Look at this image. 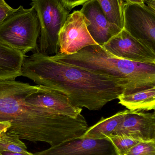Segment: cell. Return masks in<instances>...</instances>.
Returning <instances> with one entry per match:
<instances>
[{
    "instance_id": "12",
    "label": "cell",
    "mask_w": 155,
    "mask_h": 155,
    "mask_svg": "<svg viewBox=\"0 0 155 155\" xmlns=\"http://www.w3.org/2000/svg\"><path fill=\"white\" fill-rule=\"evenodd\" d=\"M113 134L126 136L139 141H155V114L128 110Z\"/></svg>"
},
{
    "instance_id": "10",
    "label": "cell",
    "mask_w": 155,
    "mask_h": 155,
    "mask_svg": "<svg viewBox=\"0 0 155 155\" xmlns=\"http://www.w3.org/2000/svg\"><path fill=\"white\" fill-rule=\"evenodd\" d=\"M80 12L89 21L87 29L98 45L103 46L123 30L107 19L97 0L84 4Z\"/></svg>"
},
{
    "instance_id": "3",
    "label": "cell",
    "mask_w": 155,
    "mask_h": 155,
    "mask_svg": "<svg viewBox=\"0 0 155 155\" xmlns=\"http://www.w3.org/2000/svg\"><path fill=\"white\" fill-rule=\"evenodd\" d=\"M53 59L89 71L118 78L129 94L155 87V64L141 63L118 58L99 45L85 47L71 55L57 53Z\"/></svg>"
},
{
    "instance_id": "2",
    "label": "cell",
    "mask_w": 155,
    "mask_h": 155,
    "mask_svg": "<svg viewBox=\"0 0 155 155\" xmlns=\"http://www.w3.org/2000/svg\"><path fill=\"white\" fill-rule=\"evenodd\" d=\"M22 76L61 92L76 107L99 110L125 92L120 79L89 71L42 54L25 55Z\"/></svg>"
},
{
    "instance_id": "15",
    "label": "cell",
    "mask_w": 155,
    "mask_h": 155,
    "mask_svg": "<svg viewBox=\"0 0 155 155\" xmlns=\"http://www.w3.org/2000/svg\"><path fill=\"white\" fill-rule=\"evenodd\" d=\"M128 111H120L107 118L102 117L98 123L88 127L82 137L94 139H107V137L113 134L122 124Z\"/></svg>"
},
{
    "instance_id": "22",
    "label": "cell",
    "mask_w": 155,
    "mask_h": 155,
    "mask_svg": "<svg viewBox=\"0 0 155 155\" xmlns=\"http://www.w3.org/2000/svg\"><path fill=\"white\" fill-rule=\"evenodd\" d=\"M11 124L8 122H0V134L4 132H7L10 128Z\"/></svg>"
},
{
    "instance_id": "6",
    "label": "cell",
    "mask_w": 155,
    "mask_h": 155,
    "mask_svg": "<svg viewBox=\"0 0 155 155\" xmlns=\"http://www.w3.org/2000/svg\"><path fill=\"white\" fill-rule=\"evenodd\" d=\"M89 24L80 11L69 14L58 34V53L71 55L87 46L98 45L88 31Z\"/></svg>"
},
{
    "instance_id": "8",
    "label": "cell",
    "mask_w": 155,
    "mask_h": 155,
    "mask_svg": "<svg viewBox=\"0 0 155 155\" xmlns=\"http://www.w3.org/2000/svg\"><path fill=\"white\" fill-rule=\"evenodd\" d=\"M101 46L118 58L155 64V50L133 37L124 29Z\"/></svg>"
},
{
    "instance_id": "4",
    "label": "cell",
    "mask_w": 155,
    "mask_h": 155,
    "mask_svg": "<svg viewBox=\"0 0 155 155\" xmlns=\"http://www.w3.org/2000/svg\"><path fill=\"white\" fill-rule=\"evenodd\" d=\"M41 31L37 13L32 7L15 9L0 25V41L23 55L35 51Z\"/></svg>"
},
{
    "instance_id": "11",
    "label": "cell",
    "mask_w": 155,
    "mask_h": 155,
    "mask_svg": "<svg viewBox=\"0 0 155 155\" xmlns=\"http://www.w3.org/2000/svg\"><path fill=\"white\" fill-rule=\"evenodd\" d=\"M25 101L33 105L37 106L60 114L76 118L81 114V107L74 106L66 96L51 87L39 85L36 91L26 97Z\"/></svg>"
},
{
    "instance_id": "20",
    "label": "cell",
    "mask_w": 155,
    "mask_h": 155,
    "mask_svg": "<svg viewBox=\"0 0 155 155\" xmlns=\"http://www.w3.org/2000/svg\"><path fill=\"white\" fill-rule=\"evenodd\" d=\"M5 2V0H0V25L9 15L14 11Z\"/></svg>"
},
{
    "instance_id": "9",
    "label": "cell",
    "mask_w": 155,
    "mask_h": 155,
    "mask_svg": "<svg viewBox=\"0 0 155 155\" xmlns=\"http://www.w3.org/2000/svg\"><path fill=\"white\" fill-rule=\"evenodd\" d=\"M34 155H118L109 139L81 137L51 146Z\"/></svg>"
},
{
    "instance_id": "16",
    "label": "cell",
    "mask_w": 155,
    "mask_h": 155,
    "mask_svg": "<svg viewBox=\"0 0 155 155\" xmlns=\"http://www.w3.org/2000/svg\"><path fill=\"white\" fill-rule=\"evenodd\" d=\"M106 16L112 23L124 28V0H97Z\"/></svg>"
},
{
    "instance_id": "7",
    "label": "cell",
    "mask_w": 155,
    "mask_h": 155,
    "mask_svg": "<svg viewBox=\"0 0 155 155\" xmlns=\"http://www.w3.org/2000/svg\"><path fill=\"white\" fill-rule=\"evenodd\" d=\"M123 18V29L155 50V11L146 4H125Z\"/></svg>"
},
{
    "instance_id": "18",
    "label": "cell",
    "mask_w": 155,
    "mask_h": 155,
    "mask_svg": "<svg viewBox=\"0 0 155 155\" xmlns=\"http://www.w3.org/2000/svg\"><path fill=\"white\" fill-rule=\"evenodd\" d=\"M107 139L111 141L118 155H125L133 147L140 142L129 137L117 134L110 135Z\"/></svg>"
},
{
    "instance_id": "19",
    "label": "cell",
    "mask_w": 155,
    "mask_h": 155,
    "mask_svg": "<svg viewBox=\"0 0 155 155\" xmlns=\"http://www.w3.org/2000/svg\"><path fill=\"white\" fill-rule=\"evenodd\" d=\"M125 155H155V141H140Z\"/></svg>"
},
{
    "instance_id": "23",
    "label": "cell",
    "mask_w": 155,
    "mask_h": 155,
    "mask_svg": "<svg viewBox=\"0 0 155 155\" xmlns=\"http://www.w3.org/2000/svg\"><path fill=\"white\" fill-rule=\"evenodd\" d=\"M125 4H133L144 5L143 0H124Z\"/></svg>"
},
{
    "instance_id": "24",
    "label": "cell",
    "mask_w": 155,
    "mask_h": 155,
    "mask_svg": "<svg viewBox=\"0 0 155 155\" xmlns=\"http://www.w3.org/2000/svg\"><path fill=\"white\" fill-rule=\"evenodd\" d=\"M0 155H34L33 154H26L22 153H13V152H2L0 153Z\"/></svg>"
},
{
    "instance_id": "14",
    "label": "cell",
    "mask_w": 155,
    "mask_h": 155,
    "mask_svg": "<svg viewBox=\"0 0 155 155\" xmlns=\"http://www.w3.org/2000/svg\"><path fill=\"white\" fill-rule=\"evenodd\" d=\"M119 104L131 111H150L155 108V87L129 94H122Z\"/></svg>"
},
{
    "instance_id": "1",
    "label": "cell",
    "mask_w": 155,
    "mask_h": 155,
    "mask_svg": "<svg viewBox=\"0 0 155 155\" xmlns=\"http://www.w3.org/2000/svg\"><path fill=\"white\" fill-rule=\"evenodd\" d=\"M39 87L15 80L0 81V122L11 124L7 131L20 139L51 146L83 136L88 127L81 114L74 118L25 102L26 97Z\"/></svg>"
},
{
    "instance_id": "17",
    "label": "cell",
    "mask_w": 155,
    "mask_h": 155,
    "mask_svg": "<svg viewBox=\"0 0 155 155\" xmlns=\"http://www.w3.org/2000/svg\"><path fill=\"white\" fill-rule=\"evenodd\" d=\"M2 152L32 154L27 151L25 144L17 135L8 131L0 134V153Z\"/></svg>"
},
{
    "instance_id": "21",
    "label": "cell",
    "mask_w": 155,
    "mask_h": 155,
    "mask_svg": "<svg viewBox=\"0 0 155 155\" xmlns=\"http://www.w3.org/2000/svg\"><path fill=\"white\" fill-rule=\"evenodd\" d=\"M62 2L64 5L68 9L71 11L74 7L78 5H83L84 4L90 0H61Z\"/></svg>"
},
{
    "instance_id": "13",
    "label": "cell",
    "mask_w": 155,
    "mask_h": 155,
    "mask_svg": "<svg viewBox=\"0 0 155 155\" xmlns=\"http://www.w3.org/2000/svg\"><path fill=\"white\" fill-rule=\"evenodd\" d=\"M23 55L0 41V81L15 80L22 75Z\"/></svg>"
},
{
    "instance_id": "5",
    "label": "cell",
    "mask_w": 155,
    "mask_h": 155,
    "mask_svg": "<svg viewBox=\"0 0 155 155\" xmlns=\"http://www.w3.org/2000/svg\"><path fill=\"white\" fill-rule=\"evenodd\" d=\"M41 27L36 51L45 55H55L59 51L58 34L70 11L61 0H32Z\"/></svg>"
}]
</instances>
